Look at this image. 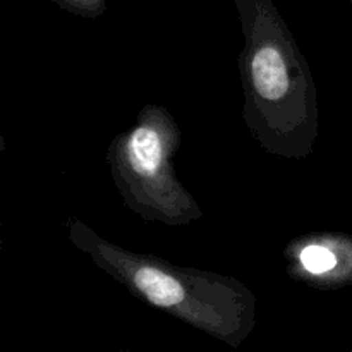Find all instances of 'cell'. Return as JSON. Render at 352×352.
I'll list each match as a JSON object with an SVG mask.
<instances>
[{"mask_svg": "<svg viewBox=\"0 0 352 352\" xmlns=\"http://www.w3.org/2000/svg\"><path fill=\"white\" fill-rule=\"evenodd\" d=\"M181 129L167 109L146 105L136 122L113 138L109 167L127 208L141 219L167 226H188L203 210L184 188L174 167Z\"/></svg>", "mask_w": 352, "mask_h": 352, "instance_id": "3", "label": "cell"}, {"mask_svg": "<svg viewBox=\"0 0 352 352\" xmlns=\"http://www.w3.org/2000/svg\"><path fill=\"white\" fill-rule=\"evenodd\" d=\"M55 6L76 16L95 19L107 10V0H52Z\"/></svg>", "mask_w": 352, "mask_h": 352, "instance_id": "5", "label": "cell"}, {"mask_svg": "<svg viewBox=\"0 0 352 352\" xmlns=\"http://www.w3.org/2000/svg\"><path fill=\"white\" fill-rule=\"evenodd\" d=\"M71 243L134 298L237 347L254 329L256 299L234 277L172 265L103 239L86 223H69Z\"/></svg>", "mask_w": 352, "mask_h": 352, "instance_id": "2", "label": "cell"}, {"mask_svg": "<svg viewBox=\"0 0 352 352\" xmlns=\"http://www.w3.org/2000/svg\"><path fill=\"white\" fill-rule=\"evenodd\" d=\"M351 352H352V351H351Z\"/></svg>", "mask_w": 352, "mask_h": 352, "instance_id": "7", "label": "cell"}, {"mask_svg": "<svg viewBox=\"0 0 352 352\" xmlns=\"http://www.w3.org/2000/svg\"><path fill=\"white\" fill-rule=\"evenodd\" d=\"M244 45L239 55L244 122L265 151L301 160L318 140V91L305 54L274 0H234Z\"/></svg>", "mask_w": 352, "mask_h": 352, "instance_id": "1", "label": "cell"}, {"mask_svg": "<svg viewBox=\"0 0 352 352\" xmlns=\"http://www.w3.org/2000/svg\"><path fill=\"white\" fill-rule=\"evenodd\" d=\"M349 3H351V7H352V0H349Z\"/></svg>", "mask_w": 352, "mask_h": 352, "instance_id": "6", "label": "cell"}, {"mask_svg": "<svg viewBox=\"0 0 352 352\" xmlns=\"http://www.w3.org/2000/svg\"><path fill=\"white\" fill-rule=\"evenodd\" d=\"M287 272L292 278L315 289L352 285V237L342 234H311L287 244Z\"/></svg>", "mask_w": 352, "mask_h": 352, "instance_id": "4", "label": "cell"}]
</instances>
